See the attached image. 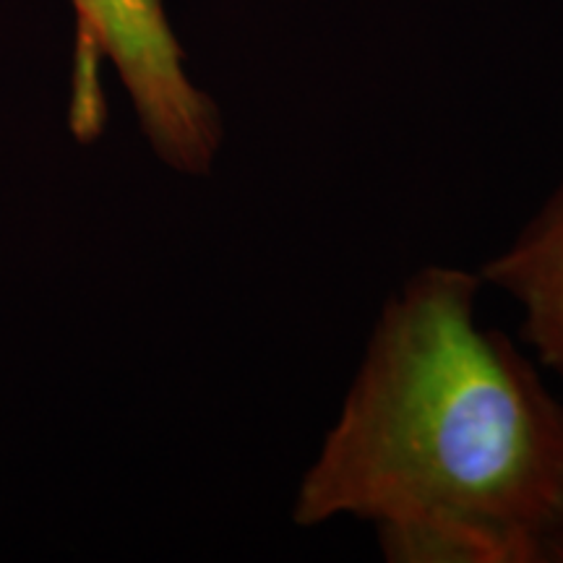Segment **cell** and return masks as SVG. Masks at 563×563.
<instances>
[{
  "mask_svg": "<svg viewBox=\"0 0 563 563\" xmlns=\"http://www.w3.org/2000/svg\"><path fill=\"white\" fill-rule=\"evenodd\" d=\"M481 287L433 264L386 300L295 525L371 522L399 563H563V402Z\"/></svg>",
  "mask_w": 563,
  "mask_h": 563,
  "instance_id": "cell-1",
  "label": "cell"
},
{
  "mask_svg": "<svg viewBox=\"0 0 563 563\" xmlns=\"http://www.w3.org/2000/svg\"><path fill=\"white\" fill-rule=\"evenodd\" d=\"M76 19L70 125L81 141L104 121L100 68L121 79L152 152L180 175H207L222 146V121L188 76L165 0H70Z\"/></svg>",
  "mask_w": 563,
  "mask_h": 563,
  "instance_id": "cell-2",
  "label": "cell"
},
{
  "mask_svg": "<svg viewBox=\"0 0 563 563\" xmlns=\"http://www.w3.org/2000/svg\"><path fill=\"white\" fill-rule=\"evenodd\" d=\"M477 274L517 302L527 344L563 382V180L509 249Z\"/></svg>",
  "mask_w": 563,
  "mask_h": 563,
  "instance_id": "cell-3",
  "label": "cell"
}]
</instances>
